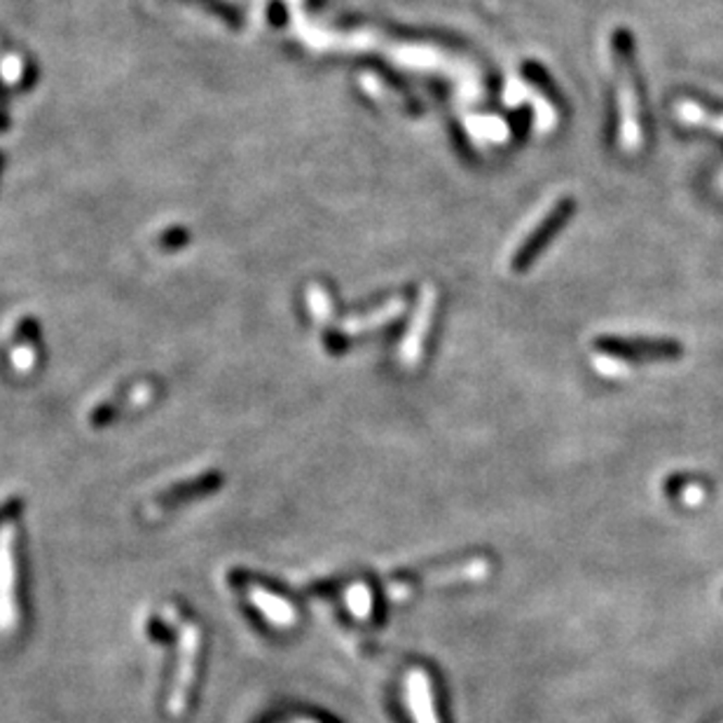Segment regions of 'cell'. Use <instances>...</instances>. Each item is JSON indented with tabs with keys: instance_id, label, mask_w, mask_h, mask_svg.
<instances>
[{
	"instance_id": "cell-7",
	"label": "cell",
	"mask_w": 723,
	"mask_h": 723,
	"mask_svg": "<svg viewBox=\"0 0 723 723\" xmlns=\"http://www.w3.org/2000/svg\"><path fill=\"white\" fill-rule=\"evenodd\" d=\"M523 73H525V77H527V81H529L534 87H539V89L546 94V97H548V101H550V103H555V106H564L562 94L557 91L555 83L550 81V75L546 73V69H543V66L534 64V61H527V64L523 66Z\"/></svg>"
},
{
	"instance_id": "cell-1",
	"label": "cell",
	"mask_w": 723,
	"mask_h": 723,
	"mask_svg": "<svg viewBox=\"0 0 723 723\" xmlns=\"http://www.w3.org/2000/svg\"><path fill=\"white\" fill-rule=\"evenodd\" d=\"M171 616H174L176 627H179V667H176L174 686H171V694H169V712L174 716H181V714H185L187 702H191V696H193L197 665H199V651H201V633L193 621L181 618L179 614H171Z\"/></svg>"
},
{
	"instance_id": "cell-6",
	"label": "cell",
	"mask_w": 723,
	"mask_h": 723,
	"mask_svg": "<svg viewBox=\"0 0 723 723\" xmlns=\"http://www.w3.org/2000/svg\"><path fill=\"white\" fill-rule=\"evenodd\" d=\"M248 600L262 611L265 618H270L277 625H291L295 621L293 606L286 600H281V597L267 592L262 588H250Z\"/></svg>"
},
{
	"instance_id": "cell-5",
	"label": "cell",
	"mask_w": 723,
	"mask_h": 723,
	"mask_svg": "<svg viewBox=\"0 0 723 723\" xmlns=\"http://www.w3.org/2000/svg\"><path fill=\"white\" fill-rule=\"evenodd\" d=\"M407 700H410L415 723H438L433 712L436 707L431 696V682L424 672H413L410 677H407Z\"/></svg>"
},
{
	"instance_id": "cell-3",
	"label": "cell",
	"mask_w": 723,
	"mask_h": 723,
	"mask_svg": "<svg viewBox=\"0 0 723 723\" xmlns=\"http://www.w3.org/2000/svg\"><path fill=\"white\" fill-rule=\"evenodd\" d=\"M574 211H576V204H574L572 197L560 199L555 207L546 213V218L541 220V223L531 230V234L523 242V246L515 250L513 262H511L513 270L515 272H527L529 267L537 262V258L548 248V244L553 242L555 234L569 223V218L574 216Z\"/></svg>"
},
{
	"instance_id": "cell-2",
	"label": "cell",
	"mask_w": 723,
	"mask_h": 723,
	"mask_svg": "<svg viewBox=\"0 0 723 723\" xmlns=\"http://www.w3.org/2000/svg\"><path fill=\"white\" fill-rule=\"evenodd\" d=\"M17 537V525H0V633H12L20 625Z\"/></svg>"
},
{
	"instance_id": "cell-4",
	"label": "cell",
	"mask_w": 723,
	"mask_h": 723,
	"mask_svg": "<svg viewBox=\"0 0 723 723\" xmlns=\"http://www.w3.org/2000/svg\"><path fill=\"white\" fill-rule=\"evenodd\" d=\"M595 347L606 356L635 360V364H651V360H674L682 356V344L677 340H651V338H616L606 335L595 342Z\"/></svg>"
}]
</instances>
